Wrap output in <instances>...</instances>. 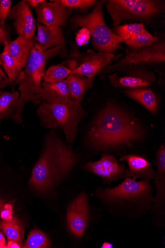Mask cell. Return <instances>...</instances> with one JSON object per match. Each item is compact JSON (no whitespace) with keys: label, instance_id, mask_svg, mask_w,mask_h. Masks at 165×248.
I'll use <instances>...</instances> for the list:
<instances>
[{"label":"cell","instance_id":"12","mask_svg":"<svg viewBox=\"0 0 165 248\" xmlns=\"http://www.w3.org/2000/svg\"><path fill=\"white\" fill-rule=\"evenodd\" d=\"M113 54L99 53L89 50L84 54H78L75 60L78 66L72 73L93 79L115 58Z\"/></svg>","mask_w":165,"mask_h":248},{"label":"cell","instance_id":"27","mask_svg":"<svg viewBox=\"0 0 165 248\" xmlns=\"http://www.w3.org/2000/svg\"><path fill=\"white\" fill-rule=\"evenodd\" d=\"M51 242L48 237L41 231L35 229L29 234L22 247L25 248H46L51 247Z\"/></svg>","mask_w":165,"mask_h":248},{"label":"cell","instance_id":"35","mask_svg":"<svg viewBox=\"0 0 165 248\" xmlns=\"http://www.w3.org/2000/svg\"><path fill=\"white\" fill-rule=\"evenodd\" d=\"M25 1L30 6L36 8L39 4L44 1V0H27V1Z\"/></svg>","mask_w":165,"mask_h":248},{"label":"cell","instance_id":"38","mask_svg":"<svg viewBox=\"0 0 165 248\" xmlns=\"http://www.w3.org/2000/svg\"><path fill=\"white\" fill-rule=\"evenodd\" d=\"M113 247V245L110 243H109V242H105L104 243L102 246V248H112Z\"/></svg>","mask_w":165,"mask_h":248},{"label":"cell","instance_id":"30","mask_svg":"<svg viewBox=\"0 0 165 248\" xmlns=\"http://www.w3.org/2000/svg\"><path fill=\"white\" fill-rule=\"evenodd\" d=\"M11 0L0 1V27L4 28L6 19L9 16L12 10Z\"/></svg>","mask_w":165,"mask_h":248},{"label":"cell","instance_id":"9","mask_svg":"<svg viewBox=\"0 0 165 248\" xmlns=\"http://www.w3.org/2000/svg\"><path fill=\"white\" fill-rule=\"evenodd\" d=\"M121 71L108 76L111 84L117 88H147L156 81L154 72L145 66H130Z\"/></svg>","mask_w":165,"mask_h":248},{"label":"cell","instance_id":"25","mask_svg":"<svg viewBox=\"0 0 165 248\" xmlns=\"http://www.w3.org/2000/svg\"><path fill=\"white\" fill-rule=\"evenodd\" d=\"M72 71L62 64L51 66L45 71L42 79L44 81L55 83L66 80Z\"/></svg>","mask_w":165,"mask_h":248},{"label":"cell","instance_id":"1","mask_svg":"<svg viewBox=\"0 0 165 248\" xmlns=\"http://www.w3.org/2000/svg\"><path fill=\"white\" fill-rule=\"evenodd\" d=\"M144 132L138 122L122 108L113 104L101 111L89 132L91 146L105 150L132 146L143 139Z\"/></svg>","mask_w":165,"mask_h":248},{"label":"cell","instance_id":"39","mask_svg":"<svg viewBox=\"0 0 165 248\" xmlns=\"http://www.w3.org/2000/svg\"><path fill=\"white\" fill-rule=\"evenodd\" d=\"M5 204L4 202L0 199V213H1V211L3 209Z\"/></svg>","mask_w":165,"mask_h":248},{"label":"cell","instance_id":"22","mask_svg":"<svg viewBox=\"0 0 165 248\" xmlns=\"http://www.w3.org/2000/svg\"><path fill=\"white\" fill-rule=\"evenodd\" d=\"M66 81L68 86L70 98L81 102L87 90L93 87V79L71 73Z\"/></svg>","mask_w":165,"mask_h":248},{"label":"cell","instance_id":"34","mask_svg":"<svg viewBox=\"0 0 165 248\" xmlns=\"http://www.w3.org/2000/svg\"><path fill=\"white\" fill-rule=\"evenodd\" d=\"M8 42L7 35L4 28L0 27V46Z\"/></svg>","mask_w":165,"mask_h":248},{"label":"cell","instance_id":"33","mask_svg":"<svg viewBox=\"0 0 165 248\" xmlns=\"http://www.w3.org/2000/svg\"><path fill=\"white\" fill-rule=\"evenodd\" d=\"M10 83L8 78L0 68V88H3Z\"/></svg>","mask_w":165,"mask_h":248},{"label":"cell","instance_id":"40","mask_svg":"<svg viewBox=\"0 0 165 248\" xmlns=\"http://www.w3.org/2000/svg\"><path fill=\"white\" fill-rule=\"evenodd\" d=\"M0 65H2V63H1V60H0Z\"/></svg>","mask_w":165,"mask_h":248},{"label":"cell","instance_id":"5","mask_svg":"<svg viewBox=\"0 0 165 248\" xmlns=\"http://www.w3.org/2000/svg\"><path fill=\"white\" fill-rule=\"evenodd\" d=\"M60 49V47H56L42 51L33 46L25 70L20 73L16 80L20 99L23 103H40L42 93L41 81L46 62L58 55Z\"/></svg>","mask_w":165,"mask_h":248},{"label":"cell","instance_id":"23","mask_svg":"<svg viewBox=\"0 0 165 248\" xmlns=\"http://www.w3.org/2000/svg\"><path fill=\"white\" fill-rule=\"evenodd\" d=\"M8 43L9 42H7L4 45L3 52L0 54V60L8 76L10 83L12 84L17 80L22 68L19 63L10 55L8 49Z\"/></svg>","mask_w":165,"mask_h":248},{"label":"cell","instance_id":"11","mask_svg":"<svg viewBox=\"0 0 165 248\" xmlns=\"http://www.w3.org/2000/svg\"><path fill=\"white\" fill-rule=\"evenodd\" d=\"M89 217L88 198L82 193L71 202L67 209V224L70 233L76 237H81L86 230Z\"/></svg>","mask_w":165,"mask_h":248},{"label":"cell","instance_id":"3","mask_svg":"<svg viewBox=\"0 0 165 248\" xmlns=\"http://www.w3.org/2000/svg\"><path fill=\"white\" fill-rule=\"evenodd\" d=\"M97 197L110 211L120 215L135 218L151 210L152 188L150 181L130 177L113 188H99Z\"/></svg>","mask_w":165,"mask_h":248},{"label":"cell","instance_id":"21","mask_svg":"<svg viewBox=\"0 0 165 248\" xmlns=\"http://www.w3.org/2000/svg\"><path fill=\"white\" fill-rule=\"evenodd\" d=\"M125 93L129 97L143 106L151 113H156L158 101L151 89L147 88H126Z\"/></svg>","mask_w":165,"mask_h":248},{"label":"cell","instance_id":"36","mask_svg":"<svg viewBox=\"0 0 165 248\" xmlns=\"http://www.w3.org/2000/svg\"><path fill=\"white\" fill-rule=\"evenodd\" d=\"M22 246L18 244L17 242L13 241V240H8V242L7 243V248H20Z\"/></svg>","mask_w":165,"mask_h":248},{"label":"cell","instance_id":"13","mask_svg":"<svg viewBox=\"0 0 165 248\" xmlns=\"http://www.w3.org/2000/svg\"><path fill=\"white\" fill-rule=\"evenodd\" d=\"M85 169L104 179L105 184H111L122 178L126 170L124 165H120L115 157L109 154H105L98 161L85 164Z\"/></svg>","mask_w":165,"mask_h":248},{"label":"cell","instance_id":"20","mask_svg":"<svg viewBox=\"0 0 165 248\" xmlns=\"http://www.w3.org/2000/svg\"><path fill=\"white\" fill-rule=\"evenodd\" d=\"M35 38L18 36L16 39L8 43L10 55L19 63L22 69L25 68L27 63L34 46Z\"/></svg>","mask_w":165,"mask_h":248},{"label":"cell","instance_id":"2","mask_svg":"<svg viewBox=\"0 0 165 248\" xmlns=\"http://www.w3.org/2000/svg\"><path fill=\"white\" fill-rule=\"evenodd\" d=\"M77 155L51 131L46 138L43 153L30 179L34 189L51 193L78 163Z\"/></svg>","mask_w":165,"mask_h":248},{"label":"cell","instance_id":"4","mask_svg":"<svg viewBox=\"0 0 165 248\" xmlns=\"http://www.w3.org/2000/svg\"><path fill=\"white\" fill-rule=\"evenodd\" d=\"M37 115L46 128H60L66 140L73 144L78 134V125L86 116L81 102L71 99L66 103H43L37 110Z\"/></svg>","mask_w":165,"mask_h":248},{"label":"cell","instance_id":"7","mask_svg":"<svg viewBox=\"0 0 165 248\" xmlns=\"http://www.w3.org/2000/svg\"><path fill=\"white\" fill-rule=\"evenodd\" d=\"M106 8L113 25L120 26L125 22H150L162 14L164 1L156 0H109Z\"/></svg>","mask_w":165,"mask_h":248},{"label":"cell","instance_id":"32","mask_svg":"<svg viewBox=\"0 0 165 248\" xmlns=\"http://www.w3.org/2000/svg\"><path fill=\"white\" fill-rule=\"evenodd\" d=\"M90 34L89 31L85 29H82L77 35L76 41L78 45L85 44L90 39Z\"/></svg>","mask_w":165,"mask_h":248},{"label":"cell","instance_id":"14","mask_svg":"<svg viewBox=\"0 0 165 248\" xmlns=\"http://www.w3.org/2000/svg\"><path fill=\"white\" fill-rule=\"evenodd\" d=\"M37 20L45 26L64 27L70 14V9L65 7L60 0L48 2L44 1L36 8Z\"/></svg>","mask_w":165,"mask_h":248},{"label":"cell","instance_id":"17","mask_svg":"<svg viewBox=\"0 0 165 248\" xmlns=\"http://www.w3.org/2000/svg\"><path fill=\"white\" fill-rule=\"evenodd\" d=\"M37 35L34 40V47L42 51L49 48L65 46V40L62 30L57 26H45L38 24Z\"/></svg>","mask_w":165,"mask_h":248},{"label":"cell","instance_id":"26","mask_svg":"<svg viewBox=\"0 0 165 248\" xmlns=\"http://www.w3.org/2000/svg\"><path fill=\"white\" fill-rule=\"evenodd\" d=\"M159 40L146 30L144 32L137 34L126 40L124 43L129 48L137 49L150 46Z\"/></svg>","mask_w":165,"mask_h":248},{"label":"cell","instance_id":"37","mask_svg":"<svg viewBox=\"0 0 165 248\" xmlns=\"http://www.w3.org/2000/svg\"><path fill=\"white\" fill-rule=\"evenodd\" d=\"M7 245L6 243V239L3 233L0 232V248H6Z\"/></svg>","mask_w":165,"mask_h":248},{"label":"cell","instance_id":"18","mask_svg":"<svg viewBox=\"0 0 165 248\" xmlns=\"http://www.w3.org/2000/svg\"><path fill=\"white\" fill-rule=\"evenodd\" d=\"M25 105L20 99L18 92L11 93L0 90V119H11L21 122Z\"/></svg>","mask_w":165,"mask_h":248},{"label":"cell","instance_id":"29","mask_svg":"<svg viewBox=\"0 0 165 248\" xmlns=\"http://www.w3.org/2000/svg\"><path fill=\"white\" fill-rule=\"evenodd\" d=\"M61 3L66 8L76 9L84 12L97 3L96 0H60Z\"/></svg>","mask_w":165,"mask_h":248},{"label":"cell","instance_id":"19","mask_svg":"<svg viewBox=\"0 0 165 248\" xmlns=\"http://www.w3.org/2000/svg\"><path fill=\"white\" fill-rule=\"evenodd\" d=\"M41 101L48 104L66 103L70 99V94L66 80L55 83L44 81L41 83Z\"/></svg>","mask_w":165,"mask_h":248},{"label":"cell","instance_id":"15","mask_svg":"<svg viewBox=\"0 0 165 248\" xmlns=\"http://www.w3.org/2000/svg\"><path fill=\"white\" fill-rule=\"evenodd\" d=\"M9 18L14 19V27L18 36L35 37V21L30 5L25 1L13 7Z\"/></svg>","mask_w":165,"mask_h":248},{"label":"cell","instance_id":"24","mask_svg":"<svg viewBox=\"0 0 165 248\" xmlns=\"http://www.w3.org/2000/svg\"><path fill=\"white\" fill-rule=\"evenodd\" d=\"M0 229L4 232L8 240L15 241L22 247L24 229L16 217L14 216L10 220H3L0 222Z\"/></svg>","mask_w":165,"mask_h":248},{"label":"cell","instance_id":"10","mask_svg":"<svg viewBox=\"0 0 165 248\" xmlns=\"http://www.w3.org/2000/svg\"><path fill=\"white\" fill-rule=\"evenodd\" d=\"M157 167L154 178L156 188V195L153 200L152 209L155 219L154 222L158 225H164L165 217V146L163 144L158 150L155 159Z\"/></svg>","mask_w":165,"mask_h":248},{"label":"cell","instance_id":"16","mask_svg":"<svg viewBox=\"0 0 165 248\" xmlns=\"http://www.w3.org/2000/svg\"><path fill=\"white\" fill-rule=\"evenodd\" d=\"M120 161H126L128 165L122 178H141L150 181V179H154L156 176V172L151 163L143 156L135 154L126 155L121 157Z\"/></svg>","mask_w":165,"mask_h":248},{"label":"cell","instance_id":"6","mask_svg":"<svg viewBox=\"0 0 165 248\" xmlns=\"http://www.w3.org/2000/svg\"><path fill=\"white\" fill-rule=\"evenodd\" d=\"M72 22L75 27L89 31L93 46L100 53L114 55L118 49H122L121 44L125 40L115 35L106 25L101 2H97L90 14L73 17Z\"/></svg>","mask_w":165,"mask_h":248},{"label":"cell","instance_id":"8","mask_svg":"<svg viewBox=\"0 0 165 248\" xmlns=\"http://www.w3.org/2000/svg\"><path fill=\"white\" fill-rule=\"evenodd\" d=\"M165 61V42L159 39L149 46L137 49L128 48L126 55L122 61L115 65L109 66L101 73L105 74L119 71L125 67L133 65H153Z\"/></svg>","mask_w":165,"mask_h":248},{"label":"cell","instance_id":"31","mask_svg":"<svg viewBox=\"0 0 165 248\" xmlns=\"http://www.w3.org/2000/svg\"><path fill=\"white\" fill-rule=\"evenodd\" d=\"M13 206L11 204H5L4 208L0 213V217L3 220H10L13 216Z\"/></svg>","mask_w":165,"mask_h":248},{"label":"cell","instance_id":"28","mask_svg":"<svg viewBox=\"0 0 165 248\" xmlns=\"http://www.w3.org/2000/svg\"><path fill=\"white\" fill-rule=\"evenodd\" d=\"M146 30L145 25L143 23H130L116 27L112 31L117 36L123 38L126 41Z\"/></svg>","mask_w":165,"mask_h":248}]
</instances>
